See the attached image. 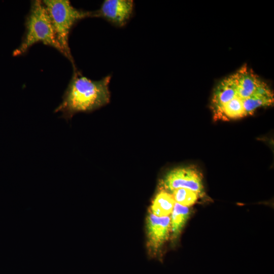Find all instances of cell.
Listing matches in <instances>:
<instances>
[{"instance_id":"cell-3","label":"cell","mask_w":274,"mask_h":274,"mask_svg":"<svg viewBox=\"0 0 274 274\" xmlns=\"http://www.w3.org/2000/svg\"><path fill=\"white\" fill-rule=\"evenodd\" d=\"M42 2L50 18L63 55L72 62L74 69L76 68L68 45L70 32L78 21L87 17H94V12L77 9L68 0H45Z\"/></svg>"},{"instance_id":"cell-4","label":"cell","mask_w":274,"mask_h":274,"mask_svg":"<svg viewBox=\"0 0 274 274\" xmlns=\"http://www.w3.org/2000/svg\"><path fill=\"white\" fill-rule=\"evenodd\" d=\"M159 185L160 188L169 192L178 188H186L203 194L202 176L192 167H178L169 170L161 179Z\"/></svg>"},{"instance_id":"cell-9","label":"cell","mask_w":274,"mask_h":274,"mask_svg":"<svg viewBox=\"0 0 274 274\" xmlns=\"http://www.w3.org/2000/svg\"><path fill=\"white\" fill-rule=\"evenodd\" d=\"M170 193L176 202L189 208L196 204L202 196L201 194L186 188H178Z\"/></svg>"},{"instance_id":"cell-5","label":"cell","mask_w":274,"mask_h":274,"mask_svg":"<svg viewBox=\"0 0 274 274\" xmlns=\"http://www.w3.org/2000/svg\"><path fill=\"white\" fill-rule=\"evenodd\" d=\"M146 228L148 252L150 255L157 256L170 239V217H158L149 212Z\"/></svg>"},{"instance_id":"cell-2","label":"cell","mask_w":274,"mask_h":274,"mask_svg":"<svg viewBox=\"0 0 274 274\" xmlns=\"http://www.w3.org/2000/svg\"><path fill=\"white\" fill-rule=\"evenodd\" d=\"M41 42L52 47L63 55L57 40L53 25L43 2L33 1L25 21V32L19 46L13 52L14 56L20 55L33 45Z\"/></svg>"},{"instance_id":"cell-8","label":"cell","mask_w":274,"mask_h":274,"mask_svg":"<svg viewBox=\"0 0 274 274\" xmlns=\"http://www.w3.org/2000/svg\"><path fill=\"white\" fill-rule=\"evenodd\" d=\"M191 210L189 207L175 203L170 215L171 227L170 239L175 242L178 239L180 234L189 219Z\"/></svg>"},{"instance_id":"cell-7","label":"cell","mask_w":274,"mask_h":274,"mask_svg":"<svg viewBox=\"0 0 274 274\" xmlns=\"http://www.w3.org/2000/svg\"><path fill=\"white\" fill-rule=\"evenodd\" d=\"M175 203L169 192L160 188L151 202L149 212L158 217L170 216Z\"/></svg>"},{"instance_id":"cell-1","label":"cell","mask_w":274,"mask_h":274,"mask_svg":"<svg viewBox=\"0 0 274 274\" xmlns=\"http://www.w3.org/2000/svg\"><path fill=\"white\" fill-rule=\"evenodd\" d=\"M65 90L62 101L55 112H61L66 120L79 112H90L109 103V85L111 76L92 80L83 76L76 68Z\"/></svg>"},{"instance_id":"cell-6","label":"cell","mask_w":274,"mask_h":274,"mask_svg":"<svg viewBox=\"0 0 274 274\" xmlns=\"http://www.w3.org/2000/svg\"><path fill=\"white\" fill-rule=\"evenodd\" d=\"M134 9L132 0H105L99 9L94 11V17L102 18L118 27L125 25Z\"/></svg>"}]
</instances>
